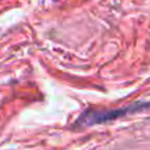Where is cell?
I'll use <instances>...</instances> for the list:
<instances>
[{"instance_id": "6da1fadb", "label": "cell", "mask_w": 150, "mask_h": 150, "mask_svg": "<svg viewBox=\"0 0 150 150\" xmlns=\"http://www.w3.org/2000/svg\"><path fill=\"white\" fill-rule=\"evenodd\" d=\"M150 108V103H134L127 107L116 109H86L79 117H78L75 125L76 127H91V125L103 124L107 121H112L115 119L127 116L130 113L144 111Z\"/></svg>"}]
</instances>
